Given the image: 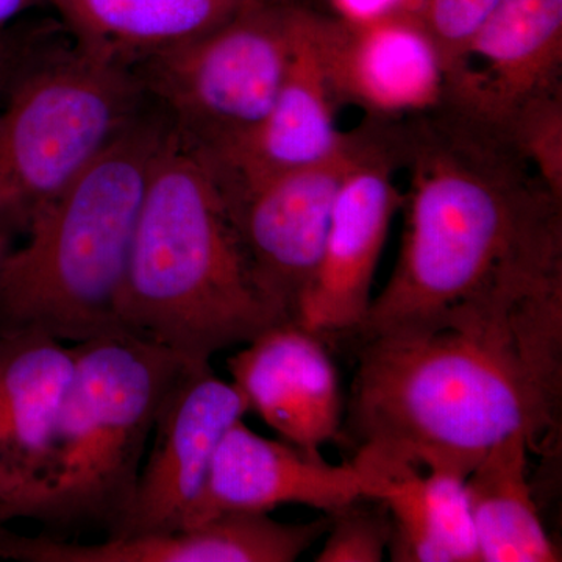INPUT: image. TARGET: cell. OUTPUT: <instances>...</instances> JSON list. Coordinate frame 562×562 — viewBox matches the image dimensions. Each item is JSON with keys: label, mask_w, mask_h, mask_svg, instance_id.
Instances as JSON below:
<instances>
[{"label": "cell", "mask_w": 562, "mask_h": 562, "mask_svg": "<svg viewBox=\"0 0 562 562\" xmlns=\"http://www.w3.org/2000/svg\"><path fill=\"white\" fill-rule=\"evenodd\" d=\"M232 382L283 441L313 454L341 432L338 372L319 336L294 321L269 328L227 360Z\"/></svg>", "instance_id": "cell-15"}, {"label": "cell", "mask_w": 562, "mask_h": 562, "mask_svg": "<svg viewBox=\"0 0 562 562\" xmlns=\"http://www.w3.org/2000/svg\"><path fill=\"white\" fill-rule=\"evenodd\" d=\"M265 2L269 0H43L60 14L79 50L124 68Z\"/></svg>", "instance_id": "cell-19"}, {"label": "cell", "mask_w": 562, "mask_h": 562, "mask_svg": "<svg viewBox=\"0 0 562 562\" xmlns=\"http://www.w3.org/2000/svg\"><path fill=\"white\" fill-rule=\"evenodd\" d=\"M327 16L302 3L286 72L261 124L221 154L199 147L216 171L232 177L286 171L330 160L350 146L353 136L339 131L333 113L336 99L322 49Z\"/></svg>", "instance_id": "cell-16"}, {"label": "cell", "mask_w": 562, "mask_h": 562, "mask_svg": "<svg viewBox=\"0 0 562 562\" xmlns=\"http://www.w3.org/2000/svg\"><path fill=\"white\" fill-rule=\"evenodd\" d=\"M366 497L351 462L330 464L292 443L262 438L239 419L228 428L192 516L191 527L225 512L271 513L303 505L325 514Z\"/></svg>", "instance_id": "cell-17"}, {"label": "cell", "mask_w": 562, "mask_h": 562, "mask_svg": "<svg viewBox=\"0 0 562 562\" xmlns=\"http://www.w3.org/2000/svg\"><path fill=\"white\" fill-rule=\"evenodd\" d=\"M362 138L353 136L330 160L261 176H224L211 165L251 260L291 319L319 261L336 199Z\"/></svg>", "instance_id": "cell-10"}, {"label": "cell", "mask_w": 562, "mask_h": 562, "mask_svg": "<svg viewBox=\"0 0 562 562\" xmlns=\"http://www.w3.org/2000/svg\"><path fill=\"white\" fill-rule=\"evenodd\" d=\"M117 314L124 330L194 362L292 321L251 260L209 158L173 124L144 194Z\"/></svg>", "instance_id": "cell-3"}, {"label": "cell", "mask_w": 562, "mask_h": 562, "mask_svg": "<svg viewBox=\"0 0 562 562\" xmlns=\"http://www.w3.org/2000/svg\"><path fill=\"white\" fill-rule=\"evenodd\" d=\"M391 143L405 233L355 341L562 305V201L501 131L441 105Z\"/></svg>", "instance_id": "cell-1"}, {"label": "cell", "mask_w": 562, "mask_h": 562, "mask_svg": "<svg viewBox=\"0 0 562 562\" xmlns=\"http://www.w3.org/2000/svg\"><path fill=\"white\" fill-rule=\"evenodd\" d=\"M524 435L497 443L465 476L480 562H554L561 553L547 535L530 476Z\"/></svg>", "instance_id": "cell-20"}, {"label": "cell", "mask_w": 562, "mask_h": 562, "mask_svg": "<svg viewBox=\"0 0 562 562\" xmlns=\"http://www.w3.org/2000/svg\"><path fill=\"white\" fill-rule=\"evenodd\" d=\"M562 0H497L447 65L449 106L497 131L561 90Z\"/></svg>", "instance_id": "cell-11"}, {"label": "cell", "mask_w": 562, "mask_h": 562, "mask_svg": "<svg viewBox=\"0 0 562 562\" xmlns=\"http://www.w3.org/2000/svg\"><path fill=\"white\" fill-rule=\"evenodd\" d=\"M497 0H424L422 20L447 65L475 33Z\"/></svg>", "instance_id": "cell-23"}, {"label": "cell", "mask_w": 562, "mask_h": 562, "mask_svg": "<svg viewBox=\"0 0 562 562\" xmlns=\"http://www.w3.org/2000/svg\"><path fill=\"white\" fill-rule=\"evenodd\" d=\"M131 68L79 50L29 63L0 106V250L139 113Z\"/></svg>", "instance_id": "cell-6"}, {"label": "cell", "mask_w": 562, "mask_h": 562, "mask_svg": "<svg viewBox=\"0 0 562 562\" xmlns=\"http://www.w3.org/2000/svg\"><path fill=\"white\" fill-rule=\"evenodd\" d=\"M503 135L562 201V91L528 103L506 125Z\"/></svg>", "instance_id": "cell-21"}, {"label": "cell", "mask_w": 562, "mask_h": 562, "mask_svg": "<svg viewBox=\"0 0 562 562\" xmlns=\"http://www.w3.org/2000/svg\"><path fill=\"white\" fill-rule=\"evenodd\" d=\"M74 346L0 325V524L36 520Z\"/></svg>", "instance_id": "cell-12"}, {"label": "cell", "mask_w": 562, "mask_h": 562, "mask_svg": "<svg viewBox=\"0 0 562 562\" xmlns=\"http://www.w3.org/2000/svg\"><path fill=\"white\" fill-rule=\"evenodd\" d=\"M328 530V517L283 524L269 513L225 512L198 527L95 543L24 536L0 524V560L24 562H292Z\"/></svg>", "instance_id": "cell-13"}, {"label": "cell", "mask_w": 562, "mask_h": 562, "mask_svg": "<svg viewBox=\"0 0 562 562\" xmlns=\"http://www.w3.org/2000/svg\"><path fill=\"white\" fill-rule=\"evenodd\" d=\"M40 3L43 0H0V32L11 27L18 18Z\"/></svg>", "instance_id": "cell-26"}, {"label": "cell", "mask_w": 562, "mask_h": 562, "mask_svg": "<svg viewBox=\"0 0 562 562\" xmlns=\"http://www.w3.org/2000/svg\"><path fill=\"white\" fill-rule=\"evenodd\" d=\"M358 344L347 431L358 457L468 476L497 443L560 432L562 305Z\"/></svg>", "instance_id": "cell-2"}, {"label": "cell", "mask_w": 562, "mask_h": 562, "mask_svg": "<svg viewBox=\"0 0 562 562\" xmlns=\"http://www.w3.org/2000/svg\"><path fill=\"white\" fill-rule=\"evenodd\" d=\"M366 497L390 513V554L397 562H480L465 476L355 454Z\"/></svg>", "instance_id": "cell-18"}, {"label": "cell", "mask_w": 562, "mask_h": 562, "mask_svg": "<svg viewBox=\"0 0 562 562\" xmlns=\"http://www.w3.org/2000/svg\"><path fill=\"white\" fill-rule=\"evenodd\" d=\"M247 413L249 405L235 383L217 376L210 362H192L162 402L131 509L110 538L190 527L214 453L228 428Z\"/></svg>", "instance_id": "cell-9"}, {"label": "cell", "mask_w": 562, "mask_h": 562, "mask_svg": "<svg viewBox=\"0 0 562 562\" xmlns=\"http://www.w3.org/2000/svg\"><path fill=\"white\" fill-rule=\"evenodd\" d=\"M328 516V530L316 562H380L390 550L392 524L386 506L361 497Z\"/></svg>", "instance_id": "cell-22"}, {"label": "cell", "mask_w": 562, "mask_h": 562, "mask_svg": "<svg viewBox=\"0 0 562 562\" xmlns=\"http://www.w3.org/2000/svg\"><path fill=\"white\" fill-rule=\"evenodd\" d=\"M391 139L362 138L344 180L319 261L295 302L292 321L324 336L353 335L372 302V284L392 217L403 205Z\"/></svg>", "instance_id": "cell-8"}, {"label": "cell", "mask_w": 562, "mask_h": 562, "mask_svg": "<svg viewBox=\"0 0 562 562\" xmlns=\"http://www.w3.org/2000/svg\"><path fill=\"white\" fill-rule=\"evenodd\" d=\"M301 0H269L205 35L138 63L169 120L205 154H221L268 116L290 61Z\"/></svg>", "instance_id": "cell-7"}, {"label": "cell", "mask_w": 562, "mask_h": 562, "mask_svg": "<svg viewBox=\"0 0 562 562\" xmlns=\"http://www.w3.org/2000/svg\"><path fill=\"white\" fill-rule=\"evenodd\" d=\"M72 346L36 520L57 538L83 530L111 536L131 509L162 402L194 361L131 331Z\"/></svg>", "instance_id": "cell-5"}, {"label": "cell", "mask_w": 562, "mask_h": 562, "mask_svg": "<svg viewBox=\"0 0 562 562\" xmlns=\"http://www.w3.org/2000/svg\"><path fill=\"white\" fill-rule=\"evenodd\" d=\"M171 127L165 111H139L0 250V325L68 344L127 331L117 303L147 183Z\"/></svg>", "instance_id": "cell-4"}, {"label": "cell", "mask_w": 562, "mask_h": 562, "mask_svg": "<svg viewBox=\"0 0 562 562\" xmlns=\"http://www.w3.org/2000/svg\"><path fill=\"white\" fill-rule=\"evenodd\" d=\"M322 49L336 101L372 116H417L446 99V61L419 14L350 24L328 13Z\"/></svg>", "instance_id": "cell-14"}, {"label": "cell", "mask_w": 562, "mask_h": 562, "mask_svg": "<svg viewBox=\"0 0 562 562\" xmlns=\"http://www.w3.org/2000/svg\"><path fill=\"white\" fill-rule=\"evenodd\" d=\"M29 63L24 43L13 35L11 27L0 32V106Z\"/></svg>", "instance_id": "cell-25"}, {"label": "cell", "mask_w": 562, "mask_h": 562, "mask_svg": "<svg viewBox=\"0 0 562 562\" xmlns=\"http://www.w3.org/2000/svg\"><path fill=\"white\" fill-rule=\"evenodd\" d=\"M333 16L350 24H362L397 16L419 14L424 0H328Z\"/></svg>", "instance_id": "cell-24"}]
</instances>
